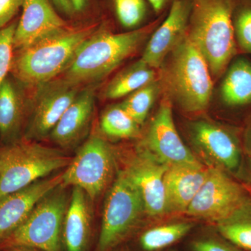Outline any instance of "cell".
<instances>
[{"label":"cell","instance_id":"cell-1","mask_svg":"<svg viewBox=\"0 0 251 251\" xmlns=\"http://www.w3.org/2000/svg\"><path fill=\"white\" fill-rule=\"evenodd\" d=\"M94 25L64 28L14 51L10 74L27 87H40L64 72Z\"/></svg>","mask_w":251,"mask_h":251},{"label":"cell","instance_id":"cell-2","mask_svg":"<svg viewBox=\"0 0 251 251\" xmlns=\"http://www.w3.org/2000/svg\"><path fill=\"white\" fill-rule=\"evenodd\" d=\"M235 0H193L188 34L211 73L221 75L237 51L233 23Z\"/></svg>","mask_w":251,"mask_h":251},{"label":"cell","instance_id":"cell-3","mask_svg":"<svg viewBox=\"0 0 251 251\" xmlns=\"http://www.w3.org/2000/svg\"><path fill=\"white\" fill-rule=\"evenodd\" d=\"M151 30L145 27L114 34L97 29L77 50L62 79L78 87L101 80L134 53Z\"/></svg>","mask_w":251,"mask_h":251},{"label":"cell","instance_id":"cell-4","mask_svg":"<svg viewBox=\"0 0 251 251\" xmlns=\"http://www.w3.org/2000/svg\"><path fill=\"white\" fill-rule=\"evenodd\" d=\"M72 159L24 138L0 148V198L67 167Z\"/></svg>","mask_w":251,"mask_h":251},{"label":"cell","instance_id":"cell-5","mask_svg":"<svg viewBox=\"0 0 251 251\" xmlns=\"http://www.w3.org/2000/svg\"><path fill=\"white\" fill-rule=\"evenodd\" d=\"M168 83L173 97L188 112L209 105L212 94L211 72L204 56L188 34L173 51Z\"/></svg>","mask_w":251,"mask_h":251},{"label":"cell","instance_id":"cell-6","mask_svg":"<svg viewBox=\"0 0 251 251\" xmlns=\"http://www.w3.org/2000/svg\"><path fill=\"white\" fill-rule=\"evenodd\" d=\"M145 211L138 188L121 172L105 201L98 251H109L123 242L139 224Z\"/></svg>","mask_w":251,"mask_h":251},{"label":"cell","instance_id":"cell-7","mask_svg":"<svg viewBox=\"0 0 251 251\" xmlns=\"http://www.w3.org/2000/svg\"><path fill=\"white\" fill-rule=\"evenodd\" d=\"M61 186L36 204L24 223L0 244V248L58 251L61 227L67 211V196Z\"/></svg>","mask_w":251,"mask_h":251},{"label":"cell","instance_id":"cell-8","mask_svg":"<svg viewBox=\"0 0 251 251\" xmlns=\"http://www.w3.org/2000/svg\"><path fill=\"white\" fill-rule=\"evenodd\" d=\"M114 169L113 153L108 144L100 137L92 135L63 173L62 185L80 188L94 200L111 181Z\"/></svg>","mask_w":251,"mask_h":251},{"label":"cell","instance_id":"cell-9","mask_svg":"<svg viewBox=\"0 0 251 251\" xmlns=\"http://www.w3.org/2000/svg\"><path fill=\"white\" fill-rule=\"evenodd\" d=\"M249 198L242 186L224 170L211 167L186 212L188 215L216 224L228 217Z\"/></svg>","mask_w":251,"mask_h":251},{"label":"cell","instance_id":"cell-10","mask_svg":"<svg viewBox=\"0 0 251 251\" xmlns=\"http://www.w3.org/2000/svg\"><path fill=\"white\" fill-rule=\"evenodd\" d=\"M40 87L31 103L23 137L25 139L44 138L50 133L80 92L78 86L62 78Z\"/></svg>","mask_w":251,"mask_h":251},{"label":"cell","instance_id":"cell-11","mask_svg":"<svg viewBox=\"0 0 251 251\" xmlns=\"http://www.w3.org/2000/svg\"><path fill=\"white\" fill-rule=\"evenodd\" d=\"M148 151L168 166L200 163L180 138L173 120L171 104H161L145 139Z\"/></svg>","mask_w":251,"mask_h":251},{"label":"cell","instance_id":"cell-12","mask_svg":"<svg viewBox=\"0 0 251 251\" xmlns=\"http://www.w3.org/2000/svg\"><path fill=\"white\" fill-rule=\"evenodd\" d=\"M62 183L63 173L0 198V244L24 223L43 198Z\"/></svg>","mask_w":251,"mask_h":251},{"label":"cell","instance_id":"cell-13","mask_svg":"<svg viewBox=\"0 0 251 251\" xmlns=\"http://www.w3.org/2000/svg\"><path fill=\"white\" fill-rule=\"evenodd\" d=\"M168 167L147 150L135 156L125 171L140 191L145 211L153 217L167 212L164 175Z\"/></svg>","mask_w":251,"mask_h":251},{"label":"cell","instance_id":"cell-14","mask_svg":"<svg viewBox=\"0 0 251 251\" xmlns=\"http://www.w3.org/2000/svg\"><path fill=\"white\" fill-rule=\"evenodd\" d=\"M195 146L207 161L224 171H234L241 163V149L237 138L228 130L209 122L199 121L191 126Z\"/></svg>","mask_w":251,"mask_h":251},{"label":"cell","instance_id":"cell-15","mask_svg":"<svg viewBox=\"0 0 251 251\" xmlns=\"http://www.w3.org/2000/svg\"><path fill=\"white\" fill-rule=\"evenodd\" d=\"M191 4L188 0H175L164 22L153 33L141 59L150 67H159L186 35Z\"/></svg>","mask_w":251,"mask_h":251},{"label":"cell","instance_id":"cell-16","mask_svg":"<svg viewBox=\"0 0 251 251\" xmlns=\"http://www.w3.org/2000/svg\"><path fill=\"white\" fill-rule=\"evenodd\" d=\"M25 88L11 74L0 86V148L23 138L31 105Z\"/></svg>","mask_w":251,"mask_h":251},{"label":"cell","instance_id":"cell-17","mask_svg":"<svg viewBox=\"0 0 251 251\" xmlns=\"http://www.w3.org/2000/svg\"><path fill=\"white\" fill-rule=\"evenodd\" d=\"M22 9V16L15 31L14 51L68 27L49 0H24Z\"/></svg>","mask_w":251,"mask_h":251},{"label":"cell","instance_id":"cell-18","mask_svg":"<svg viewBox=\"0 0 251 251\" xmlns=\"http://www.w3.org/2000/svg\"><path fill=\"white\" fill-rule=\"evenodd\" d=\"M209 168L201 163L168 167L164 175L167 212H186L205 181Z\"/></svg>","mask_w":251,"mask_h":251},{"label":"cell","instance_id":"cell-19","mask_svg":"<svg viewBox=\"0 0 251 251\" xmlns=\"http://www.w3.org/2000/svg\"><path fill=\"white\" fill-rule=\"evenodd\" d=\"M94 107V89L79 92L50 132L54 143L62 147L76 143L89 126Z\"/></svg>","mask_w":251,"mask_h":251},{"label":"cell","instance_id":"cell-20","mask_svg":"<svg viewBox=\"0 0 251 251\" xmlns=\"http://www.w3.org/2000/svg\"><path fill=\"white\" fill-rule=\"evenodd\" d=\"M86 196L83 190L74 187L63 223V237L67 251H85L88 244L90 214Z\"/></svg>","mask_w":251,"mask_h":251},{"label":"cell","instance_id":"cell-21","mask_svg":"<svg viewBox=\"0 0 251 251\" xmlns=\"http://www.w3.org/2000/svg\"><path fill=\"white\" fill-rule=\"evenodd\" d=\"M221 97L229 106L251 103V63L239 59L229 68L221 89Z\"/></svg>","mask_w":251,"mask_h":251},{"label":"cell","instance_id":"cell-22","mask_svg":"<svg viewBox=\"0 0 251 251\" xmlns=\"http://www.w3.org/2000/svg\"><path fill=\"white\" fill-rule=\"evenodd\" d=\"M154 77L153 68L140 59L117 74L107 86L104 94L108 99L121 98L151 83Z\"/></svg>","mask_w":251,"mask_h":251},{"label":"cell","instance_id":"cell-23","mask_svg":"<svg viewBox=\"0 0 251 251\" xmlns=\"http://www.w3.org/2000/svg\"><path fill=\"white\" fill-rule=\"evenodd\" d=\"M215 225L218 233L225 239L239 249L251 251V198Z\"/></svg>","mask_w":251,"mask_h":251},{"label":"cell","instance_id":"cell-24","mask_svg":"<svg viewBox=\"0 0 251 251\" xmlns=\"http://www.w3.org/2000/svg\"><path fill=\"white\" fill-rule=\"evenodd\" d=\"M193 225L179 222L163 225L148 229L140 237V247L144 251H160L171 247L187 235Z\"/></svg>","mask_w":251,"mask_h":251},{"label":"cell","instance_id":"cell-25","mask_svg":"<svg viewBox=\"0 0 251 251\" xmlns=\"http://www.w3.org/2000/svg\"><path fill=\"white\" fill-rule=\"evenodd\" d=\"M104 134L115 138H132L139 134L140 125L130 117L121 104L107 109L100 119Z\"/></svg>","mask_w":251,"mask_h":251},{"label":"cell","instance_id":"cell-26","mask_svg":"<svg viewBox=\"0 0 251 251\" xmlns=\"http://www.w3.org/2000/svg\"><path fill=\"white\" fill-rule=\"evenodd\" d=\"M158 90L156 82H151L129 94L122 106L138 125H143L154 103Z\"/></svg>","mask_w":251,"mask_h":251},{"label":"cell","instance_id":"cell-27","mask_svg":"<svg viewBox=\"0 0 251 251\" xmlns=\"http://www.w3.org/2000/svg\"><path fill=\"white\" fill-rule=\"evenodd\" d=\"M233 23L236 42L244 52L251 54V1L236 5Z\"/></svg>","mask_w":251,"mask_h":251},{"label":"cell","instance_id":"cell-28","mask_svg":"<svg viewBox=\"0 0 251 251\" xmlns=\"http://www.w3.org/2000/svg\"><path fill=\"white\" fill-rule=\"evenodd\" d=\"M17 21L0 29V86L11 73L14 54V39Z\"/></svg>","mask_w":251,"mask_h":251},{"label":"cell","instance_id":"cell-29","mask_svg":"<svg viewBox=\"0 0 251 251\" xmlns=\"http://www.w3.org/2000/svg\"><path fill=\"white\" fill-rule=\"evenodd\" d=\"M115 6L119 21L126 27L139 25L146 12L144 0H115Z\"/></svg>","mask_w":251,"mask_h":251},{"label":"cell","instance_id":"cell-30","mask_svg":"<svg viewBox=\"0 0 251 251\" xmlns=\"http://www.w3.org/2000/svg\"><path fill=\"white\" fill-rule=\"evenodd\" d=\"M192 251H242L219 234V236H204L194 239L191 244Z\"/></svg>","mask_w":251,"mask_h":251},{"label":"cell","instance_id":"cell-31","mask_svg":"<svg viewBox=\"0 0 251 251\" xmlns=\"http://www.w3.org/2000/svg\"><path fill=\"white\" fill-rule=\"evenodd\" d=\"M23 2L24 0H0V29L9 24Z\"/></svg>","mask_w":251,"mask_h":251},{"label":"cell","instance_id":"cell-32","mask_svg":"<svg viewBox=\"0 0 251 251\" xmlns=\"http://www.w3.org/2000/svg\"><path fill=\"white\" fill-rule=\"evenodd\" d=\"M59 9L67 14H72L74 12V7L70 0H52Z\"/></svg>","mask_w":251,"mask_h":251},{"label":"cell","instance_id":"cell-33","mask_svg":"<svg viewBox=\"0 0 251 251\" xmlns=\"http://www.w3.org/2000/svg\"><path fill=\"white\" fill-rule=\"evenodd\" d=\"M74 11H80L85 8L87 0H70Z\"/></svg>","mask_w":251,"mask_h":251},{"label":"cell","instance_id":"cell-34","mask_svg":"<svg viewBox=\"0 0 251 251\" xmlns=\"http://www.w3.org/2000/svg\"><path fill=\"white\" fill-rule=\"evenodd\" d=\"M150 4L153 6V9L156 11H159L164 6L166 0H149Z\"/></svg>","mask_w":251,"mask_h":251},{"label":"cell","instance_id":"cell-35","mask_svg":"<svg viewBox=\"0 0 251 251\" xmlns=\"http://www.w3.org/2000/svg\"><path fill=\"white\" fill-rule=\"evenodd\" d=\"M245 140L248 150L250 151L251 154V122L250 125L248 126L247 132H246Z\"/></svg>","mask_w":251,"mask_h":251},{"label":"cell","instance_id":"cell-36","mask_svg":"<svg viewBox=\"0 0 251 251\" xmlns=\"http://www.w3.org/2000/svg\"><path fill=\"white\" fill-rule=\"evenodd\" d=\"M8 251H41L38 249H31V248L27 247H14L9 249Z\"/></svg>","mask_w":251,"mask_h":251},{"label":"cell","instance_id":"cell-37","mask_svg":"<svg viewBox=\"0 0 251 251\" xmlns=\"http://www.w3.org/2000/svg\"><path fill=\"white\" fill-rule=\"evenodd\" d=\"M249 166H250V171L251 173V154L250 156V159H249Z\"/></svg>","mask_w":251,"mask_h":251},{"label":"cell","instance_id":"cell-38","mask_svg":"<svg viewBox=\"0 0 251 251\" xmlns=\"http://www.w3.org/2000/svg\"><path fill=\"white\" fill-rule=\"evenodd\" d=\"M174 251V250H171V251Z\"/></svg>","mask_w":251,"mask_h":251},{"label":"cell","instance_id":"cell-39","mask_svg":"<svg viewBox=\"0 0 251 251\" xmlns=\"http://www.w3.org/2000/svg\"></svg>","mask_w":251,"mask_h":251}]
</instances>
